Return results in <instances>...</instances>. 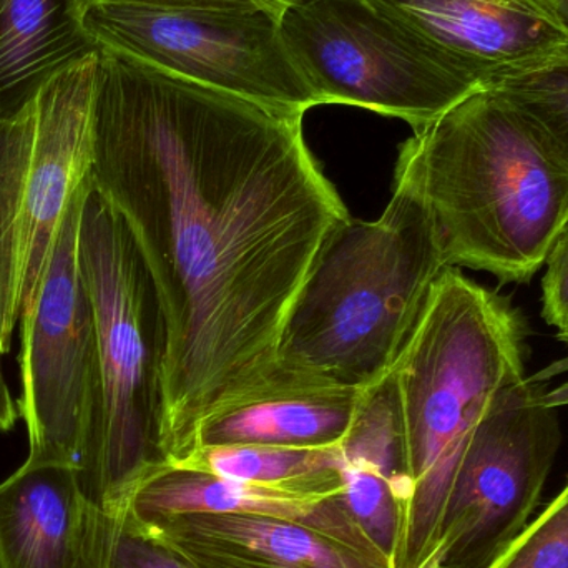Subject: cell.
Listing matches in <instances>:
<instances>
[{
	"label": "cell",
	"instance_id": "cell-16",
	"mask_svg": "<svg viewBox=\"0 0 568 568\" xmlns=\"http://www.w3.org/2000/svg\"><path fill=\"white\" fill-rule=\"evenodd\" d=\"M339 476L354 523L394 564L413 483L407 476L399 397L390 374L361 396L353 424L339 444Z\"/></svg>",
	"mask_w": 568,
	"mask_h": 568
},
{
	"label": "cell",
	"instance_id": "cell-20",
	"mask_svg": "<svg viewBox=\"0 0 568 568\" xmlns=\"http://www.w3.org/2000/svg\"><path fill=\"white\" fill-rule=\"evenodd\" d=\"M93 568H189L170 550L136 529L122 510H97Z\"/></svg>",
	"mask_w": 568,
	"mask_h": 568
},
{
	"label": "cell",
	"instance_id": "cell-24",
	"mask_svg": "<svg viewBox=\"0 0 568 568\" xmlns=\"http://www.w3.org/2000/svg\"><path fill=\"white\" fill-rule=\"evenodd\" d=\"M19 417L17 403L13 400L6 374H3V353L0 351V433H10L16 427Z\"/></svg>",
	"mask_w": 568,
	"mask_h": 568
},
{
	"label": "cell",
	"instance_id": "cell-4",
	"mask_svg": "<svg viewBox=\"0 0 568 568\" xmlns=\"http://www.w3.org/2000/svg\"><path fill=\"white\" fill-rule=\"evenodd\" d=\"M390 376L413 483L394 566L416 568L436 549L470 430L497 394L526 379L519 323L496 294L446 268Z\"/></svg>",
	"mask_w": 568,
	"mask_h": 568
},
{
	"label": "cell",
	"instance_id": "cell-5",
	"mask_svg": "<svg viewBox=\"0 0 568 568\" xmlns=\"http://www.w3.org/2000/svg\"><path fill=\"white\" fill-rule=\"evenodd\" d=\"M79 255L95 310L99 390L77 476L89 503L112 514L163 463L166 323L129 225L92 185Z\"/></svg>",
	"mask_w": 568,
	"mask_h": 568
},
{
	"label": "cell",
	"instance_id": "cell-23",
	"mask_svg": "<svg viewBox=\"0 0 568 568\" xmlns=\"http://www.w3.org/2000/svg\"><path fill=\"white\" fill-rule=\"evenodd\" d=\"M97 0H85V3ZM106 2L142 3L156 7H219V9H258L280 10L284 0H106Z\"/></svg>",
	"mask_w": 568,
	"mask_h": 568
},
{
	"label": "cell",
	"instance_id": "cell-17",
	"mask_svg": "<svg viewBox=\"0 0 568 568\" xmlns=\"http://www.w3.org/2000/svg\"><path fill=\"white\" fill-rule=\"evenodd\" d=\"M85 0H0V120L19 115L70 67L99 52Z\"/></svg>",
	"mask_w": 568,
	"mask_h": 568
},
{
	"label": "cell",
	"instance_id": "cell-7",
	"mask_svg": "<svg viewBox=\"0 0 568 568\" xmlns=\"http://www.w3.org/2000/svg\"><path fill=\"white\" fill-rule=\"evenodd\" d=\"M280 33L321 105L423 129L483 87L367 0H284Z\"/></svg>",
	"mask_w": 568,
	"mask_h": 568
},
{
	"label": "cell",
	"instance_id": "cell-19",
	"mask_svg": "<svg viewBox=\"0 0 568 568\" xmlns=\"http://www.w3.org/2000/svg\"><path fill=\"white\" fill-rule=\"evenodd\" d=\"M486 90L568 170V55L504 77Z\"/></svg>",
	"mask_w": 568,
	"mask_h": 568
},
{
	"label": "cell",
	"instance_id": "cell-8",
	"mask_svg": "<svg viewBox=\"0 0 568 568\" xmlns=\"http://www.w3.org/2000/svg\"><path fill=\"white\" fill-rule=\"evenodd\" d=\"M280 10L85 3L97 45L212 89L304 116L321 105L291 60Z\"/></svg>",
	"mask_w": 568,
	"mask_h": 568
},
{
	"label": "cell",
	"instance_id": "cell-9",
	"mask_svg": "<svg viewBox=\"0 0 568 568\" xmlns=\"http://www.w3.org/2000/svg\"><path fill=\"white\" fill-rule=\"evenodd\" d=\"M560 447L557 407L529 379L470 430L437 532L443 567L487 568L529 526Z\"/></svg>",
	"mask_w": 568,
	"mask_h": 568
},
{
	"label": "cell",
	"instance_id": "cell-15",
	"mask_svg": "<svg viewBox=\"0 0 568 568\" xmlns=\"http://www.w3.org/2000/svg\"><path fill=\"white\" fill-rule=\"evenodd\" d=\"M95 516L73 467L26 460L0 484V568H93Z\"/></svg>",
	"mask_w": 568,
	"mask_h": 568
},
{
	"label": "cell",
	"instance_id": "cell-1",
	"mask_svg": "<svg viewBox=\"0 0 568 568\" xmlns=\"http://www.w3.org/2000/svg\"><path fill=\"white\" fill-rule=\"evenodd\" d=\"M90 185L120 213L166 323L163 463L265 384L291 304L349 219L303 116L99 47Z\"/></svg>",
	"mask_w": 568,
	"mask_h": 568
},
{
	"label": "cell",
	"instance_id": "cell-14",
	"mask_svg": "<svg viewBox=\"0 0 568 568\" xmlns=\"http://www.w3.org/2000/svg\"><path fill=\"white\" fill-rule=\"evenodd\" d=\"M363 393L275 371L262 386L206 414L185 454L212 447H333L356 416Z\"/></svg>",
	"mask_w": 568,
	"mask_h": 568
},
{
	"label": "cell",
	"instance_id": "cell-18",
	"mask_svg": "<svg viewBox=\"0 0 568 568\" xmlns=\"http://www.w3.org/2000/svg\"><path fill=\"white\" fill-rule=\"evenodd\" d=\"M172 464L240 483H341L339 444L333 447H212L195 450Z\"/></svg>",
	"mask_w": 568,
	"mask_h": 568
},
{
	"label": "cell",
	"instance_id": "cell-3",
	"mask_svg": "<svg viewBox=\"0 0 568 568\" xmlns=\"http://www.w3.org/2000/svg\"><path fill=\"white\" fill-rule=\"evenodd\" d=\"M396 173L426 202L449 268L527 282L568 220V170L486 89L416 130Z\"/></svg>",
	"mask_w": 568,
	"mask_h": 568
},
{
	"label": "cell",
	"instance_id": "cell-27",
	"mask_svg": "<svg viewBox=\"0 0 568 568\" xmlns=\"http://www.w3.org/2000/svg\"><path fill=\"white\" fill-rule=\"evenodd\" d=\"M559 337L560 339L566 341V343H568V329L564 331V333H559Z\"/></svg>",
	"mask_w": 568,
	"mask_h": 568
},
{
	"label": "cell",
	"instance_id": "cell-21",
	"mask_svg": "<svg viewBox=\"0 0 568 568\" xmlns=\"http://www.w3.org/2000/svg\"><path fill=\"white\" fill-rule=\"evenodd\" d=\"M487 568H568V483Z\"/></svg>",
	"mask_w": 568,
	"mask_h": 568
},
{
	"label": "cell",
	"instance_id": "cell-13",
	"mask_svg": "<svg viewBox=\"0 0 568 568\" xmlns=\"http://www.w3.org/2000/svg\"><path fill=\"white\" fill-rule=\"evenodd\" d=\"M126 519L189 568H396L275 517L192 513L145 523Z\"/></svg>",
	"mask_w": 568,
	"mask_h": 568
},
{
	"label": "cell",
	"instance_id": "cell-11",
	"mask_svg": "<svg viewBox=\"0 0 568 568\" xmlns=\"http://www.w3.org/2000/svg\"><path fill=\"white\" fill-rule=\"evenodd\" d=\"M483 89L568 55V30L542 0H367Z\"/></svg>",
	"mask_w": 568,
	"mask_h": 568
},
{
	"label": "cell",
	"instance_id": "cell-12",
	"mask_svg": "<svg viewBox=\"0 0 568 568\" xmlns=\"http://www.w3.org/2000/svg\"><path fill=\"white\" fill-rule=\"evenodd\" d=\"M119 510L135 523L192 513L275 517L386 559L351 517L341 483H240L205 470L160 463L136 480Z\"/></svg>",
	"mask_w": 568,
	"mask_h": 568
},
{
	"label": "cell",
	"instance_id": "cell-22",
	"mask_svg": "<svg viewBox=\"0 0 568 568\" xmlns=\"http://www.w3.org/2000/svg\"><path fill=\"white\" fill-rule=\"evenodd\" d=\"M546 266L542 314L550 326L564 333L568 329V220L547 253Z\"/></svg>",
	"mask_w": 568,
	"mask_h": 568
},
{
	"label": "cell",
	"instance_id": "cell-25",
	"mask_svg": "<svg viewBox=\"0 0 568 568\" xmlns=\"http://www.w3.org/2000/svg\"><path fill=\"white\" fill-rule=\"evenodd\" d=\"M542 2L552 9V12L559 17L560 22L568 30V0H542Z\"/></svg>",
	"mask_w": 568,
	"mask_h": 568
},
{
	"label": "cell",
	"instance_id": "cell-2",
	"mask_svg": "<svg viewBox=\"0 0 568 568\" xmlns=\"http://www.w3.org/2000/svg\"><path fill=\"white\" fill-rule=\"evenodd\" d=\"M394 179L379 219L349 216L317 252L280 333L278 373L359 393L393 373L449 268L423 196Z\"/></svg>",
	"mask_w": 568,
	"mask_h": 568
},
{
	"label": "cell",
	"instance_id": "cell-6",
	"mask_svg": "<svg viewBox=\"0 0 568 568\" xmlns=\"http://www.w3.org/2000/svg\"><path fill=\"white\" fill-rule=\"evenodd\" d=\"M99 52L0 120V351L30 310L60 226L89 179Z\"/></svg>",
	"mask_w": 568,
	"mask_h": 568
},
{
	"label": "cell",
	"instance_id": "cell-26",
	"mask_svg": "<svg viewBox=\"0 0 568 568\" xmlns=\"http://www.w3.org/2000/svg\"><path fill=\"white\" fill-rule=\"evenodd\" d=\"M443 567V556H440V550L434 549L433 552L427 556V559H424L423 562L419 564L416 568H440Z\"/></svg>",
	"mask_w": 568,
	"mask_h": 568
},
{
	"label": "cell",
	"instance_id": "cell-10",
	"mask_svg": "<svg viewBox=\"0 0 568 568\" xmlns=\"http://www.w3.org/2000/svg\"><path fill=\"white\" fill-rule=\"evenodd\" d=\"M90 180L70 202L45 276L20 320L19 416L29 463L79 469L99 390L95 310L79 255L80 216Z\"/></svg>",
	"mask_w": 568,
	"mask_h": 568
}]
</instances>
